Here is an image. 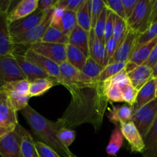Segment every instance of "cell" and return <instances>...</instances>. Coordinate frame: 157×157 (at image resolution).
<instances>
[{"mask_svg":"<svg viewBox=\"0 0 157 157\" xmlns=\"http://www.w3.org/2000/svg\"><path fill=\"white\" fill-rule=\"evenodd\" d=\"M12 1H0V57L13 54L15 44L9 30L8 15Z\"/></svg>","mask_w":157,"mask_h":157,"instance_id":"cell-5","label":"cell"},{"mask_svg":"<svg viewBox=\"0 0 157 157\" xmlns=\"http://www.w3.org/2000/svg\"><path fill=\"white\" fill-rule=\"evenodd\" d=\"M57 84H58L57 81L52 78H39L35 80L30 83L29 94L31 98L41 96L48 90H50L53 86Z\"/></svg>","mask_w":157,"mask_h":157,"instance_id":"cell-26","label":"cell"},{"mask_svg":"<svg viewBox=\"0 0 157 157\" xmlns=\"http://www.w3.org/2000/svg\"><path fill=\"white\" fill-rule=\"evenodd\" d=\"M103 87H104V93H105L109 102H124L122 93H121V90L119 85L108 84V83L104 81Z\"/></svg>","mask_w":157,"mask_h":157,"instance_id":"cell-34","label":"cell"},{"mask_svg":"<svg viewBox=\"0 0 157 157\" xmlns=\"http://www.w3.org/2000/svg\"><path fill=\"white\" fill-rule=\"evenodd\" d=\"M157 117V98L133 113L131 121L138 129L143 138L152 127Z\"/></svg>","mask_w":157,"mask_h":157,"instance_id":"cell-6","label":"cell"},{"mask_svg":"<svg viewBox=\"0 0 157 157\" xmlns=\"http://www.w3.org/2000/svg\"><path fill=\"white\" fill-rule=\"evenodd\" d=\"M156 62H157V44L156 47H155L154 49H153L151 55H150L149 59L147 60V62H146L145 64H147V65L150 66V67L153 68V67H154L155 64H156Z\"/></svg>","mask_w":157,"mask_h":157,"instance_id":"cell-50","label":"cell"},{"mask_svg":"<svg viewBox=\"0 0 157 157\" xmlns=\"http://www.w3.org/2000/svg\"><path fill=\"white\" fill-rule=\"evenodd\" d=\"M38 4V0H21L17 2L8 15L9 23L30 15L37 10Z\"/></svg>","mask_w":157,"mask_h":157,"instance_id":"cell-18","label":"cell"},{"mask_svg":"<svg viewBox=\"0 0 157 157\" xmlns=\"http://www.w3.org/2000/svg\"><path fill=\"white\" fill-rule=\"evenodd\" d=\"M67 89L71 94V102L62 116L54 121L56 130L75 129L84 124H90L98 131L109 103L103 82H79L69 86Z\"/></svg>","mask_w":157,"mask_h":157,"instance_id":"cell-1","label":"cell"},{"mask_svg":"<svg viewBox=\"0 0 157 157\" xmlns=\"http://www.w3.org/2000/svg\"><path fill=\"white\" fill-rule=\"evenodd\" d=\"M121 132L130 145L132 153H142L144 150V140L133 121L120 124Z\"/></svg>","mask_w":157,"mask_h":157,"instance_id":"cell-14","label":"cell"},{"mask_svg":"<svg viewBox=\"0 0 157 157\" xmlns=\"http://www.w3.org/2000/svg\"><path fill=\"white\" fill-rule=\"evenodd\" d=\"M18 124L17 111L6 90L0 89V126L14 129Z\"/></svg>","mask_w":157,"mask_h":157,"instance_id":"cell-11","label":"cell"},{"mask_svg":"<svg viewBox=\"0 0 157 157\" xmlns=\"http://www.w3.org/2000/svg\"><path fill=\"white\" fill-rule=\"evenodd\" d=\"M156 77H157V62L153 67V78H156Z\"/></svg>","mask_w":157,"mask_h":157,"instance_id":"cell-53","label":"cell"},{"mask_svg":"<svg viewBox=\"0 0 157 157\" xmlns=\"http://www.w3.org/2000/svg\"><path fill=\"white\" fill-rule=\"evenodd\" d=\"M115 16H116V15H115L113 12H112L110 10L108 11L107 21H106L105 31H104V40H105V44L109 39H110V38L113 37Z\"/></svg>","mask_w":157,"mask_h":157,"instance_id":"cell-46","label":"cell"},{"mask_svg":"<svg viewBox=\"0 0 157 157\" xmlns=\"http://www.w3.org/2000/svg\"><path fill=\"white\" fill-rule=\"evenodd\" d=\"M124 136L121 132V125L117 124L114 130H113L110 136V141L108 143L107 149V153L110 156H115L119 152L124 144Z\"/></svg>","mask_w":157,"mask_h":157,"instance_id":"cell-29","label":"cell"},{"mask_svg":"<svg viewBox=\"0 0 157 157\" xmlns=\"http://www.w3.org/2000/svg\"><path fill=\"white\" fill-rule=\"evenodd\" d=\"M53 9L48 10L42 20L32 29L22 34L12 37L14 44L29 45L30 47L32 44L41 41L46 31L51 26Z\"/></svg>","mask_w":157,"mask_h":157,"instance_id":"cell-4","label":"cell"},{"mask_svg":"<svg viewBox=\"0 0 157 157\" xmlns=\"http://www.w3.org/2000/svg\"><path fill=\"white\" fill-rule=\"evenodd\" d=\"M139 35V34L128 28L125 38L115 52L113 58L109 61L108 64L115 62H128L133 53L135 44Z\"/></svg>","mask_w":157,"mask_h":157,"instance_id":"cell-12","label":"cell"},{"mask_svg":"<svg viewBox=\"0 0 157 157\" xmlns=\"http://www.w3.org/2000/svg\"><path fill=\"white\" fill-rule=\"evenodd\" d=\"M126 64L124 62H115L113 64H109L104 67V69L101 71L99 77V81L104 82L106 80L112 78L113 76L116 75L119 72L122 71L125 69Z\"/></svg>","mask_w":157,"mask_h":157,"instance_id":"cell-35","label":"cell"},{"mask_svg":"<svg viewBox=\"0 0 157 157\" xmlns=\"http://www.w3.org/2000/svg\"><path fill=\"white\" fill-rule=\"evenodd\" d=\"M6 93L9 95L11 102L17 112L21 111L29 105V99L31 98L29 94H22L12 91H6Z\"/></svg>","mask_w":157,"mask_h":157,"instance_id":"cell-36","label":"cell"},{"mask_svg":"<svg viewBox=\"0 0 157 157\" xmlns=\"http://www.w3.org/2000/svg\"><path fill=\"white\" fill-rule=\"evenodd\" d=\"M105 7L104 2L102 0H90V21L91 29H94L95 25Z\"/></svg>","mask_w":157,"mask_h":157,"instance_id":"cell-41","label":"cell"},{"mask_svg":"<svg viewBox=\"0 0 157 157\" xmlns=\"http://www.w3.org/2000/svg\"><path fill=\"white\" fill-rule=\"evenodd\" d=\"M105 48L106 52H107V58H108V61H110L113 58V55H114L115 52L117 50V41H115V39L113 37L106 42Z\"/></svg>","mask_w":157,"mask_h":157,"instance_id":"cell-47","label":"cell"},{"mask_svg":"<svg viewBox=\"0 0 157 157\" xmlns=\"http://www.w3.org/2000/svg\"><path fill=\"white\" fill-rule=\"evenodd\" d=\"M89 57L103 67H105L109 63L105 44L98 39L93 29L89 32Z\"/></svg>","mask_w":157,"mask_h":157,"instance_id":"cell-16","label":"cell"},{"mask_svg":"<svg viewBox=\"0 0 157 157\" xmlns=\"http://www.w3.org/2000/svg\"><path fill=\"white\" fill-rule=\"evenodd\" d=\"M119 87L121 90L124 102L127 103L128 105L132 107L136 101L138 90L133 87L130 81L119 84Z\"/></svg>","mask_w":157,"mask_h":157,"instance_id":"cell-37","label":"cell"},{"mask_svg":"<svg viewBox=\"0 0 157 157\" xmlns=\"http://www.w3.org/2000/svg\"><path fill=\"white\" fill-rule=\"evenodd\" d=\"M157 21V0H154L153 5V9H152L151 16H150V23H153Z\"/></svg>","mask_w":157,"mask_h":157,"instance_id":"cell-51","label":"cell"},{"mask_svg":"<svg viewBox=\"0 0 157 157\" xmlns=\"http://www.w3.org/2000/svg\"><path fill=\"white\" fill-rule=\"evenodd\" d=\"M77 25L76 12L65 10L60 21L54 26V28L60 30L65 35H69Z\"/></svg>","mask_w":157,"mask_h":157,"instance_id":"cell-30","label":"cell"},{"mask_svg":"<svg viewBox=\"0 0 157 157\" xmlns=\"http://www.w3.org/2000/svg\"><path fill=\"white\" fill-rule=\"evenodd\" d=\"M70 157H78V156H75V155H73V156H70Z\"/></svg>","mask_w":157,"mask_h":157,"instance_id":"cell-55","label":"cell"},{"mask_svg":"<svg viewBox=\"0 0 157 157\" xmlns=\"http://www.w3.org/2000/svg\"><path fill=\"white\" fill-rule=\"evenodd\" d=\"M35 146L38 157H61L55 150L41 141H35Z\"/></svg>","mask_w":157,"mask_h":157,"instance_id":"cell-44","label":"cell"},{"mask_svg":"<svg viewBox=\"0 0 157 157\" xmlns=\"http://www.w3.org/2000/svg\"><path fill=\"white\" fill-rule=\"evenodd\" d=\"M108 119L114 124L131 121L133 116V109L130 105H123L117 107L112 104L111 108H108Z\"/></svg>","mask_w":157,"mask_h":157,"instance_id":"cell-22","label":"cell"},{"mask_svg":"<svg viewBox=\"0 0 157 157\" xmlns=\"http://www.w3.org/2000/svg\"><path fill=\"white\" fill-rule=\"evenodd\" d=\"M58 0H38V9L41 11H48L53 9Z\"/></svg>","mask_w":157,"mask_h":157,"instance_id":"cell-49","label":"cell"},{"mask_svg":"<svg viewBox=\"0 0 157 157\" xmlns=\"http://www.w3.org/2000/svg\"><path fill=\"white\" fill-rule=\"evenodd\" d=\"M157 44V38H153L151 41H148L146 44L136 49L132 55L130 61L128 62L132 63L136 66L142 65L147 62L150 56L151 55L153 49Z\"/></svg>","mask_w":157,"mask_h":157,"instance_id":"cell-23","label":"cell"},{"mask_svg":"<svg viewBox=\"0 0 157 157\" xmlns=\"http://www.w3.org/2000/svg\"><path fill=\"white\" fill-rule=\"evenodd\" d=\"M154 0H139L131 16L127 20V26L139 35L147 32L150 26V16Z\"/></svg>","mask_w":157,"mask_h":157,"instance_id":"cell-3","label":"cell"},{"mask_svg":"<svg viewBox=\"0 0 157 157\" xmlns=\"http://www.w3.org/2000/svg\"><path fill=\"white\" fill-rule=\"evenodd\" d=\"M104 67L102 66L93 58L88 57L84 67L79 72V81L85 84L99 81L100 75Z\"/></svg>","mask_w":157,"mask_h":157,"instance_id":"cell-19","label":"cell"},{"mask_svg":"<svg viewBox=\"0 0 157 157\" xmlns=\"http://www.w3.org/2000/svg\"><path fill=\"white\" fill-rule=\"evenodd\" d=\"M23 55L28 61L38 66L43 71L45 72L50 78L55 80L58 84H60L61 73H60V67L58 64L51 61L50 59L45 58L43 55L35 52L31 48H29L23 53Z\"/></svg>","mask_w":157,"mask_h":157,"instance_id":"cell-9","label":"cell"},{"mask_svg":"<svg viewBox=\"0 0 157 157\" xmlns=\"http://www.w3.org/2000/svg\"><path fill=\"white\" fill-rule=\"evenodd\" d=\"M157 38V21L153 23V24H152L147 32L138 36L136 41V44H135L133 52L136 49L139 48L140 46H142L143 44H146L147 42H148V41H151L153 38Z\"/></svg>","mask_w":157,"mask_h":157,"instance_id":"cell-39","label":"cell"},{"mask_svg":"<svg viewBox=\"0 0 157 157\" xmlns=\"http://www.w3.org/2000/svg\"><path fill=\"white\" fill-rule=\"evenodd\" d=\"M127 31H128V26H127V21L116 15L114 21V27H113V38L117 43V48L122 44L123 41L125 38Z\"/></svg>","mask_w":157,"mask_h":157,"instance_id":"cell-33","label":"cell"},{"mask_svg":"<svg viewBox=\"0 0 157 157\" xmlns=\"http://www.w3.org/2000/svg\"><path fill=\"white\" fill-rule=\"evenodd\" d=\"M77 24L86 32H89L91 29L90 21V0H84L76 12Z\"/></svg>","mask_w":157,"mask_h":157,"instance_id":"cell-28","label":"cell"},{"mask_svg":"<svg viewBox=\"0 0 157 157\" xmlns=\"http://www.w3.org/2000/svg\"><path fill=\"white\" fill-rule=\"evenodd\" d=\"M22 127L18 124L13 130L0 139L1 157H23L21 147Z\"/></svg>","mask_w":157,"mask_h":157,"instance_id":"cell-7","label":"cell"},{"mask_svg":"<svg viewBox=\"0 0 157 157\" xmlns=\"http://www.w3.org/2000/svg\"><path fill=\"white\" fill-rule=\"evenodd\" d=\"M29 87H30V82L25 79L9 83L2 89L6 90V91H12L15 92V93L22 94H29Z\"/></svg>","mask_w":157,"mask_h":157,"instance_id":"cell-38","label":"cell"},{"mask_svg":"<svg viewBox=\"0 0 157 157\" xmlns=\"http://www.w3.org/2000/svg\"><path fill=\"white\" fill-rule=\"evenodd\" d=\"M13 56L16 60L25 79L30 83L35 80L39 79V78H50L45 72L43 71L38 66L28 61L25 58L23 54H20L19 52H17L15 50L13 52Z\"/></svg>","mask_w":157,"mask_h":157,"instance_id":"cell-15","label":"cell"},{"mask_svg":"<svg viewBox=\"0 0 157 157\" xmlns=\"http://www.w3.org/2000/svg\"><path fill=\"white\" fill-rule=\"evenodd\" d=\"M84 0H58L55 6L63 8L67 11L77 12Z\"/></svg>","mask_w":157,"mask_h":157,"instance_id":"cell-45","label":"cell"},{"mask_svg":"<svg viewBox=\"0 0 157 157\" xmlns=\"http://www.w3.org/2000/svg\"><path fill=\"white\" fill-rule=\"evenodd\" d=\"M144 140L145 147L141 153L143 157H157V117Z\"/></svg>","mask_w":157,"mask_h":157,"instance_id":"cell-24","label":"cell"},{"mask_svg":"<svg viewBox=\"0 0 157 157\" xmlns=\"http://www.w3.org/2000/svg\"><path fill=\"white\" fill-rule=\"evenodd\" d=\"M21 152L23 157H38L35 149V140L27 130L22 127V139H21Z\"/></svg>","mask_w":157,"mask_h":157,"instance_id":"cell-32","label":"cell"},{"mask_svg":"<svg viewBox=\"0 0 157 157\" xmlns=\"http://www.w3.org/2000/svg\"><path fill=\"white\" fill-rule=\"evenodd\" d=\"M42 42L53 43V44H59L67 45L69 43L68 35H65L58 29L50 26L46 31L44 37H43Z\"/></svg>","mask_w":157,"mask_h":157,"instance_id":"cell-31","label":"cell"},{"mask_svg":"<svg viewBox=\"0 0 157 157\" xmlns=\"http://www.w3.org/2000/svg\"><path fill=\"white\" fill-rule=\"evenodd\" d=\"M25 79L13 54L0 57V89L9 83Z\"/></svg>","mask_w":157,"mask_h":157,"instance_id":"cell-8","label":"cell"},{"mask_svg":"<svg viewBox=\"0 0 157 157\" xmlns=\"http://www.w3.org/2000/svg\"><path fill=\"white\" fill-rule=\"evenodd\" d=\"M156 98V84L155 78H153L148 81L140 90H138L136 101L132 106L133 112L134 113L136 110L150 103Z\"/></svg>","mask_w":157,"mask_h":157,"instance_id":"cell-20","label":"cell"},{"mask_svg":"<svg viewBox=\"0 0 157 157\" xmlns=\"http://www.w3.org/2000/svg\"><path fill=\"white\" fill-rule=\"evenodd\" d=\"M29 48H31L37 53L55 62L58 65H61V64L67 61V54H66L67 45L64 44L40 41L36 44H32Z\"/></svg>","mask_w":157,"mask_h":157,"instance_id":"cell-10","label":"cell"},{"mask_svg":"<svg viewBox=\"0 0 157 157\" xmlns=\"http://www.w3.org/2000/svg\"><path fill=\"white\" fill-rule=\"evenodd\" d=\"M128 75L132 85L136 90H139L153 78V68L147 64H144L136 67Z\"/></svg>","mask_w":157,"mask_h":157,"instance_id":"cell-17","label":"cell"},{"mask_svg":"<svg viewBox=\"0 0 157 157\" xmlns=\"http://www.w3.org/2000/svg\"><path fill=\"white\" fill-rule=\"evenodd\" d=\"M108 9L107 7H104L97 21L95 27L94 29L95 32V35L98 38V39L105 44V40H104V31H105L106 21H107V14H108Z\"/></svg>","mask_w":157,"mask_h":157,"instance_id":"cell-40","label":"cell"},{"mask_svg":"<svg viewBox=\"0 0 157 157\" xmlns=\"http://www.w3.org/2000/svg\"><path fill=\"white\" fill-rule=\"evenodd\" d=\"M69 44L78 48L87 57H89V32L77 25L68 35Z\"/></svg>","mask_w":157,"mask_h":157,"instance_id":"cell-21","label":"cell"},{"mask_svg":"<svg viewBox=\"0 0 157 157\" xmlns=\"http://www.w3.org/2000/svg\"><path fill=\"white\" fill-rule=\"evenodd\" d=\"M47 11H36L30 15L9 23V30L12 37L28 32L38 25L45 15Z\"/></svg>","mask_w":157,"mask_h":157,"instance_id":"cell-13","label":"cell"},{"mask_svg":"<svg viewBox=\"0 0 157 157\" xmlns=\"http://www.w3.org/2000/svg\"><path fill=\"white\" fill-rule=\"evenodd\" d=\"M104 2L105 6L109 10L111 11L120 18L127 21V17H126L125 10H124V6L123 5L122 0H107V1Z\"/></svg>","mask_w":157,"mask_h":157,"instance_id":"cell-43","label":"cell"},{"mask_svg":"<svg viewBox=\"0 0 157 157\" xmlns=\"http://www.w3.org/2000/svg\"><path fill=\"white\" fill-rule=\"evenodd\" d=\"M66 54H67V62L81 71L84 67L88 57L86 56L78 48L69 44H67Z\"/></svg>","mask_w":157,"mask_h":157,"instance_id":"cell-27","label":"cell"},{"mask_svg":"<svg viewBox=\"0 0 157 157\" xmlns=\"http://www.w3.org/2000/svg\"><path fill=\"white\" fill-rule=\"evenodd\" d=\"M20 112L35 136L39 139L38 141L50 147L61 156H73L70 150L63 146L58 140V130L55 128L54 121L48 120L29 105Z\"/></svg>","mask_w":157,"mask_h":157,"instance_id":"cell-2","label":"cell"},{"mask_svg":"<svg viewBox=\"0 0 157 157\" xmlns=\"http://www.w3.org/2000/svg\"><path fill=\"white\" fill-rule=\"evenodd\" d=\"M14 129L6 128V127H1V126H0V139H1V138H2L4 136H6V135L7 134V133H9V132H11L12 130H13Z\"/></svg>","mask_w":157,"mask_h":157,"instance_id":"cell-52","label":"cell"},{"mask_svg":"<svg viewBox=\"0 0 157 157\" xmlns=\"http://www.w3.org/2000/svg\"><path fill=\"white\" fill-rule=\"evenodd\" d=\"M60 67V73H61V81L60 84L64 87H68L73 84L79 83V72L76 67H74L67 61L63 63Z\"/></svg>","mask_w":157,"mask_h":157,"instance_id":"cell-25","label":"cell"},{"mask_svg":"<svg viewBox=\"0 0 157 157\" xmlns=\"http://www.w3.org/2000/svg\"><path fill=\"white\" fill-rule=\"evenodd\" d=\"M58 138L63 146L69 149L76 138V132L72 129L61 128L58 131Z\"/></svg>","mask_w":157,"mask_h":157,"instance_id":"cell-42","label":"cell"},{"mask_svg":"<svg viewBox=\"0 0 157 157\" xmlns=\"http://www.w3.org/2000/svg\"><path fill=\"white\" fill-rule=\"evenodd\" d=\"M155 78V84H156V97L157 98V77Z\"/></svg>","mask_w":157,"mask_h":157,"instance_id":"cell-54","label":"cell"},{"mask_svg":"<svg viewBox=\"0 0 157 157\" xmlns=\"http://www.w3.org/2000/svg\"><path fill=\"white\" fill-rule=\"evenodd\" d=\"M138 1H139V0H122L123 5H124V10H125L127 20L128 19V18L131 16L132 14H133Z\"/></svg>","mask_w":157,"mask_h":157,"instance_id":"cell-48","label":"cell"}]
</instances>
